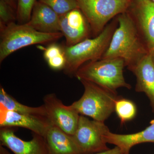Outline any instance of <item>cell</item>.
<instances>
[{"mask_svg": "<svg viewBox=\"0 0 154 154\" xmlns=\"http://www.w3.org/2000/svg\"><path fill=\"white\" fill-rule=\"evenodd\" d=\"M1 154H10V153L8 152V151H7L5 149L3 148L2 147V145H1Z\"/></svg>", "mask_w": 154, "mask_h": 154, "instance_id": "d4e9b609", "label": "cell"}, {"mask_svg": "<svg viewBox=\"0 0 154 154\" xmlns=\"http://www.w3.org/2000/svg\"><path fill=\"white\" fill-rule=\"evenodd\" d=\"M0 109L27 115L47 117L44 105L32 107L23 105L8 94L2 86L0 88Z\"/></svg>", "mask_w": 154, "mask_h": 154, "instance_id": "e0dca14e", "label": "cell"}, {"mask_svg": "<svg viewBox=\"0 0 154 154\" xmlns=\"http://www.w3.org/2000/svg\"><path fill=\"white\" fill-rule=\"evenodd\" d=\"M17 20V11L0 0V27L5 26Z\"/></svg>", "mask_w": 154, "mask_h": 154, "instance_id": "7402d4cb", "label": "cell"}, {"mask_svg": "<svg viewBox=\"0 0 154 154\" xmlns=\"http://www.w3.org/2000/svg\"><path fill=\"white\" fill-rule=\"evenodd\" d=\"M124 60L119 58L102 59L89 62L79 69L75 76L79 81L85 80L115 93L117 89H130L123 75Z\"/></svg>", "mask_w": 154, "mask_h": 154, "instance_id": "3957f363", "label": "cell"}, {"mask_svg": "<svg viewBox=\"0 0 154 154\" xmlns=\"http://www.w3.org/2000/svg\"><path fill=\"white\" fill-rule=\"evenodd\" d=\"M63 36L61 32L42 33L27 23L14 22L0 27V63L18 50L33 45L52 43Z\"/></svg>", "mask_w": 154, "mask_h": 154, "instance_id": "5b68a950", "label": "cell"}, {"mask_svg": "<svg viewBox=\"0 0 154 154\" xmlns=\"http://www.w3.org/2000/svg\"><path fill=\"white\" fill-rule=\"evenodd\" d=\"M115 112L122 125L132 120L135 117L137 107L131 100L120 96L116 102Z\"/></svg>", "mask_w": 154, "mask_h": 154, "instance_id": "d6986e66", "label": "cell"}, {"mask_svg": "<svg viewBox=\"0 0 154 154\" xmlns=\"http://www.w3.org/2000/svg\"><path fill=\"white\" fill-rule=\"evenodd\" d=\"M150 1H151L152 2L154 3V0H150Z\"/></svg>", "mask_w": 154, "mask_h": 154, "instance_id": "4316f807", "label": "cell"}, {"mask_svg": "<svg viewBox=\"0 0 154 154\" xmlns=\"http://www.w3.org/2000/svg\"><path fill=\"white\" fill-rule=\"evenodd\" d=\"M118 25L116 18L108 23L96 37L86 38L72 46L62 45L66 59L64 72L69 75L75 76L77 71L85 64L101 59Z\"/></svg>", "mask_w": 154, "mask_h": 154, "instance_id": "7a4b0ae2", "label": "cell"}, {"mask_svg": "<svg viewBox=\"0 0 154 154\" xmlns=\"http://www.w3.org/2000/svg\"><path fill=\"white\" fill-rule=\"evenodd\" d=\"M80 81L84 88V94L70 106L80 115L105 122L115 111L116 102L120 96L94 83Z\"/></svg>", "mask_w": 154, "mask_h": 154, "instance_id": "277c9868", "label": "cell"}, {"mask_svg": "<svg viewBox=\"0 0 154 154\" xmlns=\"http://www.w3.org/2000/svg\"><path fill=\"white\" fill-rule=\"evenodd\" d=\"M130 8L131 15L148 51H154V3L134 0Z\"/></svg>", "mask_w": 154, "mask_h": 154, "instance_id": "9c48e42d", "label": "cell"}, {"mask_svg": "<svg viewBox=\"0 0 154 154\" xmlns=\"http://www.w3.org/2000/svg\"><path fill=\"white\" fill-rule=\"evenodd\" d=\"M106 143L118 147L123 154H130L134 146L145 143H154V120L145 129L131 134H120L108 131L104 137Z\"/></svg>", "mask_w": 154, "mask_h": 154, "instance_id": "9a60e30c", "label": "cell"}, {"mask_svg": "<svg viewBox=\"0 0 154 154\" xmlns=\"http://www.w3.org/2000/svg\"><path fill=\"white\" fill-rule=\"evenodd\" d=\"M51 123L45 116L27 115L0 109L1 128H23L45 137Z\"/></svg>", "mask_w": 154, "mask_h": 154, "instance_id": "7c38bea8", "label": "cell"}, {"mask_svg": "<svg viewBox=\"0 0 154 154\" xmlns=\"http://www.w3.org/2000/svg\"><path fill=\"white\" fill-rule=\"evenodd\" d=\"M37 0H18L17 21L19 24H26L31 17L33 6Z\"/></svg>", "mask_w": 154, "mask_h": 154, "instance_id": "44dd1931", "label": "cell"}, {"mask_svg": "<svg viewBox=\"0 0 154 154\" xmlns=\"http://www.w3.org/2000/svg\"><path fill=\"white\" fill-rule=\"evenodd\" d=\"M27 24L42 33L61 32L60 16L47 5L38 1L33 6L31 17Z\"/></svg>", "mask_w": 154, "mask_h": 154, "instance_id": "4fadbf2b", "label": "cell"}, {"mask_svg": "<svg viewBox=\"0 0 154 154\" xmlns=\"http://www.w3.org/2000/svg\"><path fill=\"white\" fill-rule=\"evenodd\" d=\"M110 131L105 122L90 120L80 115L75 132L72 135L81 154H91L109 149L104 140L105 134Z\"/></svg>", "mask_w": 154, "mask_h": 154, "instance_id": "52a82bcc", "label": "cell"}, {"mask_svg": "<svg viewBox=\"0 0 154 154\" xmlns=\"http://www.w3.org/2000/svg\"><path fill=\"white\" fill-rule=\"evenodd\" d=\"M60 27L66 46H72L90 38L91 34L88 21L79 8L60 16Z\"/></svg>", "mask_w": 154, "mask_h": 154, "instance_id": "30bf717a", "label": "cell"}, {"mask_svg": "<svg viewBox=\"0 0 154 154\" xmlns=\"http://www.w3.org/2000/svg\"><path fill=\"white\" fill-rule=\"evenodd\" d=\"M118 25L102 59L119 58L129 70L149 53L128 11L118 15Z\"/></svg>", "mask_w": 154, "mask_h": 154, "instance_id": "6da1fadb", "label": "cell"}, {"mask_svg": "<svg viewBox=\"0 0 154 154\" xmlns=\"http://www.w3.org/2000/svg\"><path fill=\"white\" fill-rule=\"evenodd\" d=\"M11 6L14 10L17 11L18 6V0H2Z\"/></svg>", "mask_w": 154, "mask_h": 154, "instance_id": "cb8c5ba5", "label": "cell"}, {"mask_svg": "<svg viewBox=\"0 0 154 154\" xmlns=\"http://www.w3.org/2000/svg\"><path fill=\"white\" fill-rule=\"evenodd\" d=\"M91 154H123V153L118 147L115 146V147L113 148L109 149L105 151Z\"/></svg>", "mask_w": 154, "mask_h": 154, "instance_id": "603a6c76", "label": "cell"}, {"mask_svg": "<svg viewBox=\"0 0 154 154\" xmlns=\"http://www.w3.org/2000/svg\"><path fill=\"white\" fill-rule=\"evenodd\" d=\"M94 37L99 35L114 17L128 11L133 0H76Z\"/></svg>", "mask_w": 154, "mask_h": 154, "instance_id": "8992f818", "label": "cell"}, {"mask_svg": "<svg viewBox=\"0 0 154 154\" xmlns=\"http://www.w3.org/2000/svg\"><path fill=\"white\" fill-rule=\"evenodd\" d=\"M52 9L59 16L79 8L76 0H38Z\"/></svg>", "mask_w": 154, "mask_h": 154, "instance_id": "ffe728a7", "label": "cell"}, {"mask_svg": "<svg viewBox=\"0 0 154 154\" xmlns=\"http://www.w3.org/2000/svg\"><path fill=\"white\" fill-rule=\"evenodd\" d=\"M130 71L136 78L135 90L145 94L154 112V66L151 54L143 57Z\"/></svg>", "mask_w": 154, "mask_h": 154, "instance_id": "5bb4252c", "label": "cell"}, {"mask_svg": "<svg viewBox=\"0 0 154 154\" xmlns=\"http://www.w3.org/2000/svg\"><path fill=\"white\" fill-rule=\"evenodd\" d=\"M0 140L14 154H49L44 137L36 134L31 140L25 141L18 137L12 128H1Z\"/></svg>", "mask_w": 154, "mask_h": 154, "instance_id": "8fae6325", "label": "cell"}, {"mask_svg": "<svg viewBox=\"0 0 154 154\" xmlns=\"http://www.w3.org/2000/svg\"><path fill=\"white\" fill-rule=\"evenodd\" d=\"M47 117L52 124L70 135L78 127L80 115L70 105H64L54 94H47L43 99Z\"/></svg>", "mask_w": 154, "mask_h": 154, "instance_id": "ba28073f", "label": "cell"}, {"mask_svg": "<svg viewBox=\"0 0 154 154\" xmlns=\"http://www.w3.org/2000/svg\"><path fill=\"white\" fill-rule=\"evenodd\" d=\"M43 57L51 69L54 70H63L66 59L63 46L55 42L50 44L44 50Z\"/></svg>", "mask_w": 154, "mask_h": 154, "instance_id": "ac0fdd59", "label": "cell"}, {"mask_svg": "<svg viewBox=\"0 0 154 154\" xmlns=\"http://www.w3.org/2000/svg\"><path fill=\"white\" fill-rule=\"evenodd\" d=\"M151 54L152 61L153 63L154 66V51Z\"/></svg>", "mask_w": 154, "mask_h": 154, "instance_id": "484cf974", "label": "cell"}, {"mask_svg": "<svg viewBox=\"0 0 154 154\" xmlns=\"http://www.w3.org/2000/svg\"><path fill=\"white\" fill-rule=\"evenodd\" d=\"M44 138L49 154H81L72 136L52 123Z\"/></svg>", "mask_w": 154, "mask_h": 154, "instance_id": "2e32d148", "label": "cell"}]
</instances>
